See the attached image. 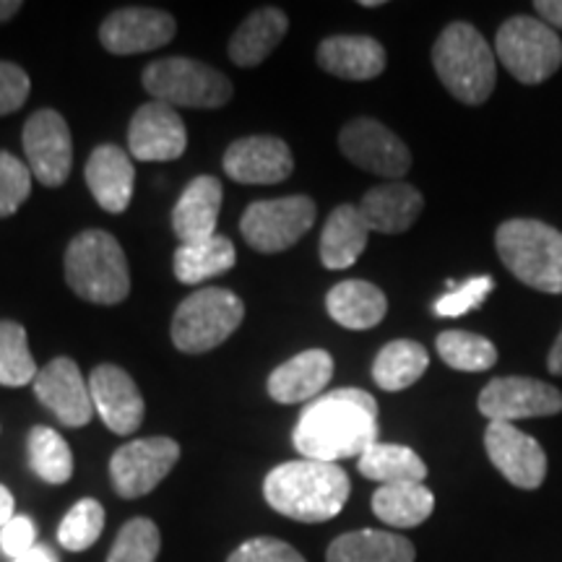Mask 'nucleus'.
<instances>
[{"mask_svg":"<svg viewBox=\"0 0 562 562\" xmlns=\"http://www.w3.org/2000/svg\"><path fill=\"white\" fill-rule=\"evenodd\" d=\"M492 279L490 277H474L463 281L461 286H451V292L442 294V297L435 302V313L440 318H459V315H467L469 311H476L482 307V302L487 300L492 292Z\"/></svg>","mask_w":562,"mask_h":562,"instance_id":"obj_39","label":"nucleus"},{"mask_svg":"<svg viewBox=\"0 0 562 562\" xmlns=\"http://www.w3.org/2000/svg\"><path fill=\"white\" fill-rule=\"evenodd\" d=\"M425 209V199L409 182H383L362 195L360 214L370 229L383 235H398L417 222Z\"/></svg>","mask_w":562,"mask_h":562,"instance_id":"obj_24","label":"nucleus"},{"mask_svg":"<svg viewBox=\"0 0 562 562\" xmlns=\"http://www.w3.org/2000/svg\"><path fill=\"white\" fill-rule=\"evenodd\" d=\"M440 360L453 370L482 372L497 362V349L490 339L469 331H442L438 336Z\"/></svg>","mask_w":562,"mask_h":562,"instance_id":"obj_35","label":"nucleus"},{"mask_svg":"<svg viewBox=\"0 0 562 562\" xmlns=\"http://www.w3.org/2000/svg\"><path fill=\"white\" fill-rule=\"evenodd\" d=\"M13 508H16V501H13V495L9 490L3 487V484H0V529H3L5 524L9 521H13Z\"/></svg>","mask_w":562,"mask_h":562,"instance_id":"obj_45","label":"nucleus"},{"mask_svg":"<svg viewBox=\"0 0 562 562\" xmlns=\"http://www.w3.org/2000/svg\"><path fill=\"white\" fill-rule=\"evenodd\" d=\"M161 537L149 518H133L117 533L108 562H157Z\"/></svg>","mask_w":562,"mask_h":562,"instance_id":"obj_37","label":"nucleus"},{"mask_svg":"<svg viewBox=\"0 0 562 562\" xmlns=\"http://www.w3.org/2000/svg\"><path fill=\"white\" fill-rule=\"evenodd\" d=\"M178 24L159 9H121L110 13L100 26V42L112 55H136L172 42Z\"/></svg>","mask_w":562,"mask_h":562,"instance_id":"obj_16","label":"nucleus"},{"mask_svg":"<svg viewBox=\"0 0 562 562\" xmlns=\"http://www.w3.org/2000/svg\"><path fill=\"white\" fill-rule=\"evenodd\" d=\"M484 448L492 467L518 490L542 487L547 476V453L531 435L508 422H490L484 432Z\"/></svg>","mask_w":562,"mask_h":562,"instance_id":"obj_14","label":"nucleus"},{"mask_svg":"<svg viewBox=\"0 0 562 562\" xmlns=\"http://www.w3.org/2000/svg\"><path fill=\"white\" fill-rule=\"evenodd\" d=\"M326 311L331 318L351 331H368L389 313V300L383 290L362 279H347L336 284L326 297Z\"/></svg>","mask_w":562,"mask_h":562,"instance_id":"obj_26","label":"nucleus"},{"mask_svg":"<svg viewBox=\"0 0 562 562\" xmlns=\"http://www.w3.org/2000/svg\"><path fill=\"white\" fill-rule=\"evenodd\" d=\"M547 370H550L552 375H562V331L558 336V341L552 344L550 357H547Z\"/></svg>","mask_w":562,"mask_h":562,"instance_id":"obj_46","label":"nucleus"},{"mask_svg":"<svg viewBox=\"0 0 562 562\" xmlns=\"http://www.w3.org/2000/svg\"><path fill=\"white\" fill-rule=\"evenodd\" d=\"M87 186L97 203L110 214H123L131 206L133 199V180H136V170L133 161L121 146L102 144L91 151L83 170Z\"/></svg>","mask_w":562,"mask_h":562,"instance_id":"obj_21","label":"nucleus"},{"mask_svg":"<svg viewBox=\"0 0 562 562\" xmlns=\"http://www.w3.org/2000/svg\"><path fill=\"white\" fill-rule=\"evenodd\" d=\"M30 89L32 83L24 68L0 60V117L24 108V102L30 100Z\"/></svg>","mask_w":562,"mask_h":562,"instance_id":"obj_41","label":"nucleus"},{"mask_svg":"<svg viewBox=\"0 0 562 562\" xmlns=\"http://www.w3.org/2000/svg\"><path fill=\"white\" fill-rule=\"evenodd\" d=\"M339 146L351 165L381 178H404L412 167V154L404 140L372 117H357L344 125Z\"/></svg>","mask_w":562,"mask_h":562,"instance_id":"obj_11","label":"nucleus"},{"mask_svg":"<svg viewBox=\"0 0 562 562\" xmlns=\"http://www.w3.org/2000/svg\"><path fill=\"white\" fill-rule=\"evenodd\" d=\"M480 412L490 422L552 417L562 412V393L537 378H495L480 393Z\"/></svg>","mask_w":562,"mask_h":562,"instance_id":"obj_13","label":"nucleus"},{"mask_svg":"<svg viewBox=\"0 0 562 562\" xmlns=\"http://www.w3.org/2000/svg\"><path fill=\"white\" fill-rule=\"evenodd\" d=\"M362 5L364 9H375V5H383L381 0H362Z\"/></svg>","mask_w":562,"mask_h":562,"instance_id":"obj_48","label":"nucleus"},{"mask_svg":"<svg viewBox=\"0 0 562 562\" xmlns=\"http://www.w3.org/2000/svg\"><path fill=\"white\" fill-rule=\"evenodd\" d=\"M334 357L326 349H307L279 364L269 375V396L279 404L311 402L331 383Z\"/></svg>","mask_w":562,"mask_h":562,"instance_id":"obj_20","label":"nucleus"},{"mask_svg":"<svg viewBox=\"0 0 562 562\" xmlns=\"http://www.w3.org/2000/svg\"><path fill=\"white\" fill-rule=\"evenodd\" d=\"M533 9L539 11V19L544 24H550L552 30H562V0H539L533 3Z\"/></svg>","mask_w":562,"mask_h":562,"instance_id":"obj_43","label":"nucleus"},{"mask_svg":"<svg viewBox=\"0 0 562 562\" xmlns=\"http://www.w3.org/2000/svg\"><path fill=\"white\" fill-rule=\"evenodd\" d=\"M368 237L370 227L362 220L360 206H336L321 235V263L331 271L349 269L368 248Z\"/></svg>","mask_w":562,"mask_h":562,"instance_id":"obj_27","label":"nucleus"},{"mask_svg":"<svg viewBox=\"0 0 562 562\" xmlns=\"http://www.w3.org/2000/svg\"><path fill=\"white\" fill-rule=\"evenodd\" d=\"M222 182L211 175H199L188 182L172 209V229L182 245L211 240L222 211Z\"/></svg>","mask_w":562,"mask_h":562,"instance_id":"obj_22","label":"nucleus"},{"mask_svg":"<svg viewBox=\"0 0 562 562\" xmlns=\"http://www.w3.org/2000/svg\"><path fill=\"white\" fill-rule=\"evenodd\" d=\"M24 154L32 178L45 188H60L74 167V138L60 112L40 110L24 125Z\"/></svg>","mask_w":562,"mask_h":562,"instance_id":"obj_12","label":"nucleus"},{"mask_svg":"<svg viewBox=\"0 0 562 562\" xmlns=\"http://www.w3.org/2000/svg\"><path fill=\"white\" fill-rule=\"evenodd\" d=\"M34 539H37V526L32 524V518L16 516L0 529V550H3V554H9L11 560H16L32 550Z\"/></svg>","mask_w":562,"mask_h":562,"instance_id":"obj_42","label":"nucleus"},{"mask_svg":"<svg viewBox=\"0 0 562 562\" xmlns=\"http://www.w3.org/2000/svg\"><path fill=\"white\" fill-rule=\"evenodd\" d=\"M495 53L508 74L521 83H542L562 66L560 34L533 16H513L495 37Z\"/></svg>","mask_w":562,"mask_h":562,"instance_id":"obj_8","label":"nucleus"},{"mask_svg":"<svg viewBox=\"0 0 562 562\" xmlns=\"http://www.w3.org/2000/svg\"><path fill=\"white\" fill-rule=\"evenodd\" d=\"M104 529V508L91 497H83L66 513L60 521L58 542L68 552L89 550L97 539L102 537Z\"/></svg>","mask_w":562,"mask_h":562,"instance_id":"obj_36","label":"nucleus"},{"mask_svg":"<svg viewBox=\"0 0 562 562\" xmlns=\"http://www.w3.org/2000/svg\"><path fill=\"white\" fill-rule=\"evenodd\" d=\"M66 281L81 300L117 305L131 292V271L121 243L104 229H87L66 250Z\"/></svg>","mask_w":562,"mask_h":562,"instance_id":"obj_3","label":"nucleus"},{"mask_svg":"<svg viewBox=\"0 0 562 562\" xmlns=\"http://www.w3.org/2000/svg\"><path fill=\"white\" fill-rule=\"evenodd\" d=\"M180 459V446L172 438H144L125 442L110 459L112 487L125 501L149 495L172 472Z\"/></svg>","mask_w":562,"mask_h":562,"instance_id":"obj_10","label":"nucleus"},{"mask_svg":"<svg viewBox=\"0 0 562 562\" xmlns=\"http://www.w3.org/2000/svg\"><path fill=\"white\" fill-rule=\"evenodd\" d=\"M364 480L385 484H406V482H425L427 467L412 448L396 446V442H375L360 456L357 463Z\"/></svg>","mask_w":562,"mask_h":562,"instance_id":"obj_32","label":"nucleus"},{"mask_svg":"<svg viewBox=\"0 0 562 562\" xmlns=\"http://www.w3.org/2000/svg\"><path fill=\"white\" fill-rule=\"evenodd\" d=\"M30 467L32 472L47 484H66L74 474V456L68 442L53 427H32L30 440Z\"/></svg>","mask_w":562,"mask_h":562,"instance_id":"obj_33","label":"nucleus"},{"mask_svg":"<svg viewBox=\"0 0 562 562\" xmlns=\"http://www.w3.org/2000/svg\"><path fill=\"white\" fill-rule=\"evenodd\" d=\"M292 442L311 461L360 459L378 442V402L360 389L326 393L302 409Z\"/></svg>","mask_w":562,"mask_h":562,"instance_id":"obj_1","label":"nucleus"},{"mask_svg":"<svg viewBox=\"0 0 562 562\" xmlns=\"http://www.w3.org/2000/svg\"><path fill=\"white\" fill-rule=\"evenodd\" d=\"M245 305L235 292L203 286L180 302L172 318V344L186 355L216 349L240 328Z\"/></svg>","mask_w":562,"mask_h":562,"instance_id":"obj_6","label":"nucleus"},{"mask_svg":"<svg viewBox=\"0 0 562 562\" xmlns=\"http://www.w3.org/2000/svg\"><path fill=\"white\" fill-rule=\"evenodd\" d=\"M495 248L526 286L562 294V232L539 220H508L495 232Z\"/></svg>","mask_w":562,"mask_h":562,"instance_id":"obj_4","label":"nucleus"},{"mask_svg":"<svg viewBox=\"0 0 562 562\" xmlns=\"http://www.w3.org/2000/svg\"><path fill=\"white\" fill-rule=\"evenodd\" d=\"M351 482L336 463L286 461L271 469L263 497L273 510L300 524H323L339 516L349 501Z\"/></svg>","mask_w":562,"mask_h":562,"instance_id":"obj_2","label":"nucleus"},{"mask_svg":"<svg viewBox=\"0 0 562 562\" xmlns=\"http://www.w3.org/2000/svg\"><path fill=\"white\" fill-rule=\"evenodd\" d=\"M11 562H60V558L47 544H34L30 552H24L21 558Z\"/></svg>","mask_w":562,"mask_h":562,"instance_id":"obj_44","label":"nucleus"},{"mask_svg":"<svg viewBox=\"0 0 562 562\" xmlns=\"http://www.w3.org/2000/svg\"><path fill=\"white\" fill-rule=\"evenodd\" d=\"M318 209L307 195L256 201L245 209L240 232L245 243L258 252H281L300 243V237L315 224Z\"/></svg>","mask_w":562,"mask_h":562,"instance_id":"obj_9","label":"nucleus"},{"mask_svg":"<svg viewBox=\"0 0 562 562\" xmlns=\"http://www.w3.org/2000/svg\"><path fill=\"white\" fill-rule=\"evenodd\" d=\"M224 172L243 186H277L294 170L292 149L277 136L240 138L224 151Z\"/></svg>","mask_w":562,"mask_h":562,"instance_id":"obj_18","label":"nucleus"},{"mask_svg":"<svg viewBox=\"0 0 562 562\" xmlns=\"http://www.w3.org/2000/svg\"><path fill=\"white\" fill-rule=\"evenodd\" d=\"M89 393L94 409L108 430L115 435H131L144 422V396L133 378L117 364H100L89 378Z\"/></svg>","mask_w":562,"mask_h":562,"instance_id":"obj_19","label":"nucleus"},{"mask_svg":"<svg viewBox=\"0 0 562 562\" xmlns=\"http://www.w3.org/2000/svg\"><path fill=\"white\" fill-rule=\"evenodd\" d=\"M37 372L24 326L13 321H0V385L21 389V385L34 383Z\"/></svg>","mask_w":562,"mask_h":562,"instance_id":"obj_34","label":"nucleus"},{"mask_svg":"<svg viewBox=\"0 0 562 562\" xmlns=\"http://www.w3.org/2000/svg\"><path fill=\"white\" fill-rule=\"evenodd\" d=\"M432 66L456 100L484 104L495 89V53L472 24L446 26L432 47Z\"/></svg>","mask_w":562,"mask_h":562,"instance_id":"obj_5","label":"nucleus"},{"mask_svg":"<svg viewBox=\"0 0 562 562\" xmlns=\"http://www.w3.org/2000/svg\"><path fill=\"white\" fill-rule=\"evenodd\" d=\"M131 157L138 161H170L186 154L188 133L178 110L165 102L140 104L128 128Z\"/></svg>","mask_w":562,"mask_h":562,"instance_id":"obj_17","label":"nucleus"},{"mask_svg":"<svg viewBox=\"0 0 562 562\" xmlns=\"http://www.w3.org/2000/svg\"><path fill=\"white\" fill-rule=\"evenodd\" d=\"M32 193V170L26 161L0 151V220L16 214Z\"/></svg>","mask_w":562,"mask_h":562,"instance_id":"obj_38","label":"nucleus"},{"mask_svg":"<svg viewBox=\"0 0 562 562\" xmlns=\"http://www.w3.org/2000/svg\"><path fill=\"white\" fill-rule=\"evenodd\" d=\"M318 66L336 79L370 81L385 68V50L364 34H336L318 45Z\"/></svg>","mask_w":562,"mask_h":562,"instance_id":"obj_23","label":"nucleus"},{"mask_svg":"<svg viewBox=\"0 0 562 562\" xmlns=\"http://www.w3.org/2000/svg\"><path fill=\"white\" fill-rule=\"evenodd\" d=\"M435 510V495L422 482L385 484L372 495V513L393 529H414Z\"/></svg>","mask_w":562,"mask_h":562,"instance_id":"obj_29","label":"nucleus"},{"mask_svg":"<svg viewBox=\"0 0 562 562\" xmlns=\"http://www.w3.org/2000/svg\"><path fill=\"white\" fill-rule=\"evenodd\" d=\"M430 355L417 341L398 339L385 344L372 362V381L383 391H404L425 375Z\"/></svg>","mask_w":562,"mask_h":562,"instance_id":"obj_30","label":"nucleus"},{"mask_svg":"<svg viewBox=\"0 0 562 562\" xmlns=\"http://www.w3.org/2000/svg\"><path fill=\"white\" fill-rule=\"evenodd\" d=\"M144 89L170 108L216 110L232 100V83L216 68L191 58H165L144 70Z\"/></svg>","mask_w":562,"mask_h":562,"instance_id":"obj_7","label":"nucleus"},{"mask_svg":"<svg viewBox=\"0 0 562 562\" xmlns=\"http://www.w3.org/2000/svg\"><path fill=\"white\" fill-rule=\"evenodd\" d=\"M290 30V19L281 9L266 5V9L252 11L248 19L237 26V32L229 40V58L235 66L252 68L261 66L269 55L277 50V45L284 40Z\"/></svg>","mask_w":562,"mask_h":562,"instance_id":"obj_25","label":"nucleus"},{"mask_svg":"<svg viewBox=\"0 0 562 562\" xmlns=\"http://www.w3.org/2000/svg\"><path fill=\"white\" fill-rule=\"evenodd\" d=\"M34 393L55 414V419L66 427L89 425L94 414L89 383L83 381L79 364L68 357H55L50 364H45L34 378Z\"/></svg>","mask_w":562,"mask_h":562,"instance_id":"obj_15","label":"nucleus"},{"mask_svg":"<svg viewBox=\"0 0 562 562\" xmlns=\"http://www.w3.org/2000/svg\"><path fill=\"white\" fill-rule=\"evenodd\" d=\"M21 11L19 0H0V21H9Z\"/></svg>","mask_w":562,"mask_h":562,"instance_id":"obj_47","label":"nucleus"},{"mask_svg":"<svg viewBox=\"0 0 562 562\" xmlns=\"http://www.w3.org/2000/svg\"><path fill=\"white\" fill-rule=\"evenodd\" d=\"M417 552L402 533L360 529L341 533L328 547V562H414Z\"/></svg>","mask_w":562,"mask_h":562,"instance_id":"obj_28","label":"nucleus"},{"mask_svg":"<svg viewBox=\"0 0 562 562\" xmlns=\"http://www.w3.org/2000/svg\"><path fill=\"white\" fill-rule=\"evenodd\" d=\"M227 562H305V558L281 539L256 537L237 547Z\"/></svg>","mask_w":562,"mask_h":562,"instance_id":"obj_40","label":"nucleus"},{"mask_svg":"<svg viewBox=\"0 0 562 562\" xmlns=\"http://www.w3.org/2000/svg\"><path fill=\"white\" fill-rule=\"evenodd\" d=\"M237 261L229 237L214 235L211 240L188 243L175 250V277L180 284H201L211 277L229 271Z\"/></svg>","mask_w":562,"mask_h":562,"instance_id":"obj_31","label":"nucleus"}]
</instances>
